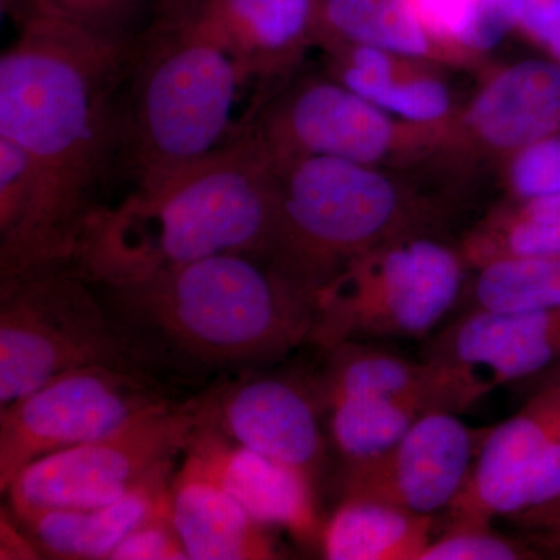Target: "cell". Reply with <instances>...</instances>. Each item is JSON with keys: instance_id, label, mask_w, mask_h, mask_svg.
<instances>
[{"instance_id": "6da1fadb", "label": "cell", "mask_w": 560, "mask_h": 560, "mask_svg": "<svg viewBox=\"0 0 560 560\" xmlns=\"http://www.w3.org/2000/svg\"><path fill=\"white\" fill-rule=\"evenodd\" d=\"M16 24L0 57V138L32 161L38 210L16 268L0 280L70 264L120 150L119 91L136 43L98 38L44 0H32Z\"/></svg>"}, {"instance_id": "7a4b0ae2", "label": "cell", "mask_w": 560, "mask_h": 560, "mask_svg": "<svg viewBox=\"0 0 560 560\" xmlns=\"http://www.w3.org/2000/svg\"><path fill=\"white\" fill-rule=\"evenodd\" d=\"M143 371L219 374L308 342L315 300L270 260L219 254L119 287H95Z\"/></svg>"}, {"instance_id": "3957f363", "label": "cell", "mask_w": 560, "mask_h": 560, "mask_svg": "<svg viewBox=\"0 0 560 560\" xmlns=\"http://www.w3.org/2000/svg\"><path fill=\"white\" fill-rule=\"evenodd\" d=\"M276 215L278 173L246 125L208 156L98 206L70 265L94 287H119L219 254L267 259Z\"/></svg>"}, {"instance_id": "277c9868", "label": "cell", "mask_w": 560, "mask_h": 560, "mask_svg": "<svg viewBox=\"0 0 560 560\" xmlns=\"http://www.w3.org/2000/svg\"><path fill=\"white\" fill-rule=\"evenodd\" d=\"M130 102L121 153L136 183L208 156L234 128L248 77L223 46L186 14H164L132 47Z\"/></svg>"}, {"instance_id": "5b68a950", "label": "cell", "mask_w": 560, "mask_h": 560, "mask_svg": "<svg viewBox=\"0 0 560 560\" xmlns=\"http://www.w3.org/2000/svg\"><path fill=\"white\" fill-rule=\"evenodd\" d=\"M276 173L267 259L313 300L353 257L425 228L427 210L382 167L308 156Z\"/></svg>"}, {"instance_id": "8992f818", "label": "cell", "mask_w": 560, "mask_h": 560, "mask_svg": "<svg viewBox=\"0 0 560 560\" xmlns=\"http://www.w3.org/2000/svg\"><path fill=\"white\" fill-rule=\"evenodd\" d=\"M467 264L425 232H411L353 257L316 293L308 342L329 350L345 342L423 338L464 296Z\"/></svg>"}, {"instance_id": "52a82bcc", "label": "cell", "mask_w": 560, "mask_h": 560, "mask_svg": "<svg viewBox=\"0 0 560 560\" xmlns=\"http://www.w3.org/2000/svg\"><path fill=\"white\" fill-rule=\"evenodd\" d=\"M91 366L142 370L91 282L70 264L0 280V408Z\"/></svg>"}, {"instance_id": "ba28073f", "label": "cell", "mask_w": 560, "mask_h": 560, "mask_svg": "<svg viewBox=\"0 0 560 560\" xmlns=\"http://www.w3.org/2000/svg\"><path fill=\"white\" fill-rule=\"evenodd\" d=\"M205 396L154 408L101 440L28 464L5 490L16 517L113 503L171 477L201 422Z\"/></svg>"}, {"instance_id": "9c48e42d", "label": "cell", "mask_w": 560, "mask_h": 560, "mask_svg": "<svg viewBox=\"0 0 560 560\" xmlns=\"http://www.w3.org/2000/svg\"><path fill=\"white\" fill-rule=\"evenodd\" d=\"M248 128L275 171L308 156L375 167L430 156L442 130L394 119L334 77L291 84L261 106Z\"/></svg>"}, {"instance_id": "30bf717a", "label": "cell", "mask_w": 560, "mask_h": 560, "mask_svg": "<svg viewBox=\"0 0 560 560\" xmlns=\"http://www.w3.org/2000/svg\"><path fill=\"white\" fill-rule=\"evenodd\" d=\"M175 400L160 378L132 368L66 372L0 408V490L50 453L108 436Z\"/></svg>"}, {"instance_id": "8fae6325", "label": "cell", "mask_w": 560, "mask_h": 560, "mask_svg": "<svg viewBox=\"0 0 560 560\" xmlns=\"http://www.w3.org/2000/svg\"><path fill=\"white\" fill-rule=\"evenodd\" d=\"M560 497V388L548 385L517 415L482 431L451 523L490 525Z\"/></svg>"}, {"instance_id": "7c38bea8", "label": "cell", "mask_w": 560, "mask_h": 560, "mask_svg": "<svg viewBox=\"0 0 560 560\" xmlns=\"http://www.w3.org/2000/svg\"><path fill=\"white\" fill-rule=\"evenodd\" d=\"M480 440L481 433L456 412H423L388 452L345 466L341 497L383 501L422 515L448 511L466 485Z\"/></svg>"}, {"instance_id": "4fadbf2b", "label": "cell", "mask_w": 560, "mask_h": 560, "mask_svg": "<svg viewBox=\"0 0 560 560\" xmlns=\"http://www.w3.org/2000/svg\"><path fill=\"white\" fill-rule=\"evenodd\" d=\"M560 131V65L526 58L497 70L442 128L434 153L510 161Z\"/></svg>"}, {"instance_id": "5bb4252c", "label": "cell", "mask_w": 560, "mask_h": 560, "mask_svg": "<svg viewBox=\"0 0 560 560\" xmlns=\"http://www.w3.org/2000/svg\"><path fill=\"white\" fill-rule=\"evenodd\" d=\"M315 393L272 375H245L205 396L202 416L230 440L302 471L313 482L326 459Z\"/></svg>"}, {"instance_id": "9a60e30c", "label": "cell", "mask_w": 560, "mask_h": 560, "mask_svg": "<svg viewBox=\"0 0 560 560\" xmlns=\"http://www.w3.org/2000/svg\"><path fill=\"white\" fill-rule=\"evenodd\" d=\"M425 360L469 375L486 393L560 361V307L463 312L431 341Z\"/></svg>"}, {"instance_id": "2e32d148", "label": "cell", "mask_w": 560, "mask_h": 560, "mask_svg": "<svg viewBox=\"0 0 560 560\" xmlns=\"http://www.w3.org/2000/svg\"><path fill=\"white\" fill-rule=\"evenodd\" d=\"M184 453L254 521L289 530L300 540H319L323 523L315 506V482L307 475L243 447L205 416Z\"/></svg>"}, {"instance_id": "e0dca14e", "label": "cell", "mask_w": 560, "mask_h": 560, "mask_svg": "<svg viewBox=\"0 0 560 560\" xmlns=\"http://www.w3.org/2000/svg\"><path fill=\"white\" fill-rule=\"evenodd\" d=\"M320 2L189 0L176 11L219 40L249 80H268L293 68L316 44Z\"/></svg>"}, {"instance_id": "ac0fdd59", "label": "cell", "mask_w": 560, "mask_h": 560, "mask_svg": "<svg viewBox=\"0 0 560 560\" xmlns=\"http://www.w3.org/2000/svg\"><path fill=\"white\" fill-rule=\"evenodd\" d=\"M326 352V370L313 389L316 400L359 394L415 401L427 411L458 412L485 396L459 371L429 360L404 359L366 341L345 342Z\"/></svg>"}, {"instance_id": "d6986e66", "label": "cell", "mask_w": 560, "mask_h": 560, "mask_svg": "<svg viewBox=\"0 0 560 560\" xmlns=\"http://www.w3.org/2000/svg\"><path fill=\"white\" fill-rule=\"evenodd\" d=\"M171 504L189 560L280 558L270 528L254 521L186 453L172 477Z\"/></svg>"}, {"instance_id": "ffe728a7", "label": "cell", "mask_w": 560, "mask_h": 560, "mask_svg": "<svg viewBox=\"0 0 560 560\" xmlns=\"http://www.w3.org/2000/svg\"><path fill=\"white\" fill-rule=\"evenodd\" d=\"M330 77L394 119L442 128L456 114L452 92L440 77L411 60L372 47L326 44Z\"/></svg>"}, {"instance_id": "44dd1931", "label": "cell", "mask_w": 560, "mask_h": 560, "mask_svg": "<svg viewBox=\"0 0 560 560\" xmlns=\"http://www.w3.org/2000/svg\"><path fill=\"white\" fill-rule=\"evenodd\" d=\"M171 477L142 486L124 499L83 510H51L16 517L43 556L110 560L121 540L171 497Z\"/></svg>"}, {"instance_id": "7402d4cb", "label": "cell", "mask_w": 560, "mask_h": 560, "mask_svg": "<svg viewBox=\"0 0 560 560\" xmlns=\"http://www.w3.org/2000/svg\"><path fill=\"white\" fill-rule=\"evenodd\" d=\"M434 515L383 501L341 497L319 534L329 560H419L433 539Z\"/></svg>"}, {"instance_id": "603a6c76", "label": "cell", "mask_w": 560, "mask_h": 560, "mask_svg": "<svg viewBox=\"0 0 560 560\" xmlns=\"http://www.w3.org/2000/svg\"><path fill=\"white\" fill-rule=\"evenodd\" d=\"M372 47L418 61H447L411 0H323L316 46Z\"/></svg>"}, {"instance_id": "cb8c5ba5", "label": "cell", "mask_w": 560, "mask_h": 560, "mask_svg": "<svg viewBox=\"0 0 560 560\" xmlns=\"http://www.w3.org/2000/svg\"><path fill=\"white\" fill-rule=\"evenodd\" d=\"M470 268L508 257H560V194L511 200L460 246Z\"/></svg>"}, {"instance_id": "d4e9b609", "label": "cell", "mask_w": 560, "mask_h": 560, "mask_svg": "<svg viewBox=\"0 0 560 560\" xmlns=\"http://www.w3.org/2000/svg\"><path fill=\"white\" fill-rule=\"evenodd\" d=\"M338 455L348 464L377 458L400 441L425 408L415 401L345 394L318 400Z\"/></svg>"}, {"instance_id": "484cf974", "label": "cell", "mask_w": 560, "mask_h": 560, "mask_svg": "<svg viewBox=\"0 0 560 560\" xmlns=\"http://www.w3.org/2000/svg\"><path fill=\"white\" fill-rule=\"evenodd\" d=\"M447 61L471 60L515 32L512 0H411Z\"/></svg>"}, {"instance_id": "4316f807", "label": "cell", "mask_w": 560, "mask_h": 560, "mask_svg": "<svg viewBox=\"0 0 560 560\" xmlns=\"http://www.w3.org/2000/svg\"><path fill=\"white\" fill-rule=\"evenodd\" d=\"M463 312H533L560 307V257H508L474 268Z\"/></svg>"}, {"instance_id": "83f0119b", "label": "cell", "mask_w": 560, "mask_h": 560, "mask_svg": "<svg viewBox=\"0 0 560 560\" xmlns=\"http://www.w3.org/2000/svg\"><path fill=\"white\" fill-rule=\"evenodd\" d=\"M521 540L511 539L477 523H451L440 537H433L419 560H522L539 559Z\"/></svg>"}, {"instance_id": "f1b7e54d", "label": "cell", "mask_w": 560, "mask_h": 560, "mask_svg": "<svg viewBox=\"0 0 560 560\" xmlns=\"http://www.w3.org/2000/svg\"><path fill=\"white\" fill-rule=\"evenodd\" d=\"M73 24L106 40L132 44L147 0H44Z\"/></svg>"}, {"instance_id": "f546056e", "label": "cell", "mask_w": 560, "mask_h": 560, "mask_svg": "<svg viewBox=\"0 0 560 560\" xmlns=\"http://www.w3.org/2000/svg\"><path fill=\"white\" fill-rule=\"evenodd\" d=\"M506 176L511 200L560 194V131L514 154Z\"/></svg>"}, {"instance_id": "4dcf8cb0", "label": "cell", "mask_w": 560, "mask_h": 560, "mask_svg": "<svg viewBox=\"0 0 560 560\" xmlns=\"http://www.w3.org/2000/svg\"><path fill=\"white\" fill-rule=\"evenodd\" d=\"M110 560H189L173 521L171 497L127 534Z\"/></svg>"}, {"instance_id": "1f68e13d", "label": "cell", "mask_w": 560, "mask_h": 560, "mask_svg": "<svg viewBox=\"0 0 560 560\" xmlns=\"http://www.w3.org/2000/svg\"><path fill=\"white\" fill-rule=\"evenodd\" d=\"M515 32L560 65V0H514Z\"/></svg>"}, {"instance_id": "d6a6232c", "label": "cell", "mask_w": 560, "mask_h": 560, "mask_svg": "<svg viewBox=\"0 0 560 560\" xmlns=\"http://www.w3.org/2000/svg\"><path fill=\"white\" fill-rule=\"evenodd\" d=\"M512 522L529 530L534 539L552 555H560V497L545 506L512 518Z\"/></svg>"}, {"instance_id": "836d02e7", "label": "cell", "mask_w": 560, "mask_h": 560, "mask_svg": "<svg viewBox=\"0 0 560 560\" xmlns=\"http://www.w3.org/2000/svg\"><path fill=\"white\" fill-rule=\"evenodd\" d=\"M43 552L36 547L11 511L2 510L0 517V559H40Z\"/></svg>"}, {"instance_id": "e575fe53", "label": "cell", "mask_w": 560, "mask_h": 560, "mask_svg": "<svg viewBox=\"0 0 560 560\" xmlns=\"http://www.w3.org/2000/svg\"><path fill=\"white\" fill-rule=\"evenodd\" d=\"M31 3L32 0H0V10L3 14L16 21Z\"/></svg>"}, {"instance_id": "d590c367", "label": "cell", "mask_w": 560, "mask_h": 560, "mask_svg": "<svg viewBox=\"0 0 560 560\" xmlns=\"http://www.w3.org/2000/svg\"><path fill=\"white\" fill-rule=\"evenodd\" d=\"M187 2H189V0H156L161 16L173 13V11L180 9V7Z\"/></svg>"}, {"instance_id": "8d00e7d4", "label": "cell", "mask_w": 560, "mask_h": 560, "mask_svg": "<svg viewBox=\"0 0 560 560\" xmlns=\"http://www.w3.org/2000/svg\"><path fill=\"white\" fill-rule=\"evenodd\" d=\"M548 385L559 386V388H560V364L558 368V372H556V375H555V377H552V381L548 382Z\"/></svg>"}]
</instances>
